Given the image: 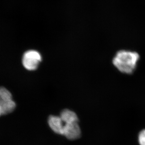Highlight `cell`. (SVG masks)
<instances>
[{"instance_id": "obj_2", "label": "cell", "mask_w": 145, "mask_h": 145, "mask_svg": "<svg viewBox=\"0 0 145 145\" xmlns=\"http://www.w3.org/2000/svg\"><path fill=\"white\" fill-rule=\"evenodd\" d=\"M42 60L41 55L37 51L30 50L25 52L22 59L24 67L27 70L37 69Z\"/></svg>"}, {"instance_id": "obj_5", "label": "cell", "mask_w": 145, "mask_h": 145, "mask_svg": "<svg viewBox=\"0 0 145 145\" xmlns=\"http://www.w3.org/2000/svg\"><path fill=\"white\" fill-rule=\"evenodd\" d=\"M61 118L65 124L78 123V117L75 113L70 110L65 109L60 114Z\"/></svg>"}, {"instance_id": "obj_7", "label": "cell", "mask_w": 145, "mask_h": 145, "mask_svg": "<svg viewBox=\"0 0 145 145\" xmlns=\"http://www.w3.org/2000/svg\"><path fill=\"white\" fill-rule=\"evenodd\" d=\"M12 94L9 90L3 87H0V98L3 100H12Z\"/></svg>"}, {"instance_id": "obj_9", "label": "cell", "mask_w": 145, "mask_h": 145, "mask_svg": "<svg viewBox=\"0 0 145 145\" xmlns=\"http://www.w3.org/2000/svg\"><path fill=\"white\" fill-rule=\"evenodd\" d=\"M0 103H1V99H0ZM1 105H0V116H1Z\"/></svg>"}, {"instance_id": "obj_6", "label": "cell", "mask_w": 145, "mask_h": 145, "mask_svg": "<svg viewBox=\"0 0 145 145\" xmlns=\"http://www.w3.org/2000/svg\"><path fill=\"white\" fill-rule=\"evenodd\" d=\"M0 105L1 115H5L11 113L14 111L16 107L15 102L12 100H3L1 99Z\"/></svg>"}, {"instance_id": "obj_1", "label": "cell", "mask_w": 145, "mask_h": 145, "mask_svg": "<svg viewBox=\"0 0 145 145\" xmlns=\"http://www.w3.org/2000/svg\"><path fill=\"white\" fill-rule=\"evenodd\" d=\"M140 55L134 51L120 50L113 59V64L119 71L126 74L134 72L140 59Z\"/></svg>"}, {"instance_id": "obj_3", "label": "cell", "mask_w": 145, "mask_h": 145, "mask_svg": "<svg viewBox=\"0 0 145 145\" xmlns=\"http://www.w3.org/2000/svg\"><path fill=\"white\" fill-rule=\"evenodd\" d=\"M81 134L78 123L65 124L63 128V135L67 139L75 140L80 138Z\"/></svg>"}, {"instance_id": "obj_8", "label": "cell", "mask_w": 145, "mask_h": 145, "mask_svg": "<svg viewBox=\"0 0 145 145\" xmlns=\"http://www.w3.org/2000/svg\"><path fill=\"white\" fill-rule=\"evenodd\" d=\"M138 141L140 145H145V129L141 130L138 134Z\"/></svg>"}, {"instance_id": "obj_4", "label": "cell", "mask_w": 145, "mask_h": 145, "mask_svg": "<svg viewBox=\"0 0 145 145\" xmlns=\"http://www.w3.org/2000/svg\"><path fill=\"white\" fill-rule=\"evenodd\" d=\"M48 123L49 127L54 132L63 135L65 123L60 117L51 115L48 118Z\"/></svg>"}]
</instances>
